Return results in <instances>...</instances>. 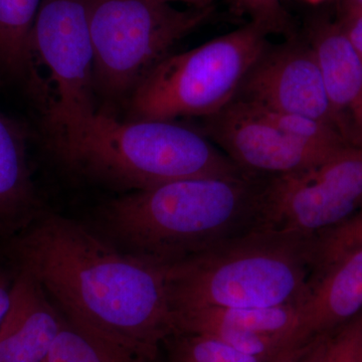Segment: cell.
Here are the masks:
<instances>
[{"instance_id": "obj_1", "label": "cell", "mask_w": 362, "mask_h": 362, "mask_svg": "<svg viewBox=\"0 0 362 362\" xmlns=\"http://www.w3.org/2000/svg\"><path fill=\"white\" fill-rule=\"evenodd\" d=\"M6 251L66 319L97 337L154 361L176 334L166 267L120 251L78 221L40 214Z\"/></svg>"}, {"instance_id": "obj_2", "label": "cell", "mask_w": 362, "mask_h": 362, "mask_svg": "<svg viewBox=\"0 0 362 362\" xmlns=\"http://www.w3.org/2000/svg\"><path fill=\"white\" fill-rule=\"evenodd\" d=\"M261 178H187L105 204L98 228L124 252L168 266L254 228Z\"/></svg>"}, {"instance_id": "obj_3", "label": "cell", "mask_w": 362, "mask_h": 362, "mask_svg": "<svg viewBox=\"0 0 362 362\" xmlns=\"http://www.w3.org/2000/svg\"><path fill=\"white\" fill-rule=\"evenodd\" d=\"M56 150L76 173L134 192L187 178L247 176L204 133L176 121L124 122L96 112Z\"/></svg>"}, {"instance_id": "obj_4", "label": "cell", "mask_w": 362, "mask_h": 362, "mask_svg": "<svg viewBox=\"0 0 362 362\" xmlns=\"http://www.w3.org/2000/svg\"><path fill=\"white\" fill-rule=\"evenodd\" d=\"M168 270L175 314L300 304L310 290V240L252 230Z\"/></svg>"}, {"instance_id": "obj_5", "label": "cell", "mask_w": 362, "mask_h": 362, "mask_svg": "<svg viewBox=\"0 0 362 362\" xmlns=\"http://www.w3.org/2000/svg\"><path fill=\"white\" fill-rule=\"evenodd\" d=\"M268 35L250 21L189 51L169 54L131 94V120L206 119L220 113L269 47Z\"/></svg>"}, {"instance_id": "obj_6", "label": "cell", "mask_w": 362, "mask_h": 362, "mask_svg": "<svg viewBox=\"0 0 362 362\" xmlns=\"http://www.w3.org/2000/svg\"><path fill=\"white\" fill-rule=\"evenodd\" d=\"M94 51L95 90L114 104L129 99L173 45L211 8H178L161 0H86Z\"/></svg>"}, {"instance_id": "obj_7", "label": "cell", "mask_w": 362, "mask_h": 362, "mask_svg": "<svg viewBox=\"0 0 362 362\" xmlns=\"http://www.w3.org/2000/svg\"><path fill=\"white\" fill-rule=\"evenodd\" d=\"M33 51L47 66L56 88L49 122L58 148L77 138L97 112L86 0H42L33 26Z\"/></svg>"}, {"instance_id": "obj_8", "label": "cell", "mask_w": 362, "mask_h": 362, "mask_svg": "<svg viewBox=\"0 0 362 362\" xmlns=\"http://www.w3.org/2000/svg\"><path fill=\"white\" fill-rule=\"evenodd\" d=\"M235 100L264 110L317 119L349 141L309 42L290 40L278 47L269 45L247 73Z\"/></svg>"}, {"instance_id": "obj_9", "label": "cell", "mask_w": 362, "mask_h": 362, "mask_svg": "<svg viewBox=\"0 0 362 362\" xmlns=\"http://www.w3.org/2000/svg\"><path fill=\"white\" fill-rule=\"evenodd\" d=\"M204 120L202 133L251 177L290 175L313 168L329 157L286 134L258 111L237 100Z\"/></svg>"}, {"instance_id": "obj_10", "label": "cell", "mask_w": 362, "mask_h": 362, "mask_svg": "<svg viewBox=\"0 0 362 362\" xmlns=\"http://www.w3.org/2000/svg\"><path fill=\"white\" fill-rule=\"evenodd\" d=\"M300 304L264 308H197L175 313L176 334L216 338L243 354L270 361L305 342Z\"/></svg>"}, {"instance_id": "obj_11", "label": "cell", "mask_w": 362, "mask_h": 362, "mask_svg": "<svg viewBox=\"0 0 362 362\" xmlns=\"http://www.w3.org/2000/svg\"><path fill=\"white\" fill-rule=\"evenodd\" d=\"M64 316L30 272L18 269L0 323V362H45Z\"/></svg>"}, {"instance_id": "obj_12", "label": "cell", "mask_w": 362, "mask_h": 362, "mask_svg": "<svg viewBox=\"0 0 362 362\" xmlns=\"http://www.w3.org/2000/svg\"><path fill=\"white\" fill-rule=\"evenodd\" d=\"M302 338L328 334L362 314V249L319 272L299 305Z\"/></svg>"}, {"instance_id": "obj_13", "label": "cell", "mask_w": 362, "mask_h": 362, "mask_svg": "<svg viewBox=\"0 0 362 362\" xmlns=\"http://www.w3.org/2000/svg\"><path fill=\"white\" fill-rule=\"evenodd\" d=\"M333 110L349 141L362 145V61L339 25L320 23L310 40Z\"/></svg>"}, {"instance_id": "obj_14", "label": "cell", "mask_w": 362, "mask_h": 362, "mask_svg": "<svg viewBox=\"0 0 362 362\" xmlns=\"http://www.w3.org/2000/svg\"><path fill=\"white\" fill-rule=\"evenodd\" d=\"M20 127L0 112V233L16 235L44 214Z\"/></svg>"}, {"instance_id": "obj_15", "label": "cell", "mask_w": 362, "mask_h": 362, "mask_svg": "<svg viewBox=\"0 0 362 362\" xmlns=\"http://www.w3.org/2000/svg\"><path fill=\"white\" fill-rule=\"evenodd\" d=\"M42 1L0 0V69L33 82V32Z\"/></svg>"}, {"instance_id": "obj_16", "label": "cell", "mask_w": 362, "mask_h": 362, "mask_svg": "<svg viewBox=\"0 0 362 362\" xmlns=\"http://www.w3.org/2000/svg\"><path fill=\"white\" fill-rule=\"evenodd\" d=\"M45 362H153L93 334L64 316Z\"/></svg>"}, {"instance_id": "obj_17", "label": "cell", "mask_w": 362, "mask_h": 362, "mask_svg": "<svg viewBox=\"0 0 362 362\" xmlns=\"http://www.w3.org/2000/svg\"><path fill=\"white\" fill-rule=\"evenodd\" d=\"M251 107L279 129L284 131L286 134L325 156H332L343 147L351 145L339 131L322 121L297 114L280 113Z\"/></svg>"}, {"instance_id": "obj_18", "label": "cell", "mask_w": 362, "mask_h": 362, "mask_svg": "<svg viewBox=\"0 0 362 362\" xmlns=\"http://www.w3.org/2000/svg\"><path fill=\"white\" fill-rule=\"evenodd\" d=\"M362 249V209L310 240L313 276L350 252ZM313 278V277H312Z\"/></svg>"}, {"instance_id": "obj_19", "label": "cell", "mask_w": 362, "mask_h": 362, "mask_svg": "<svg viewBox=\"0 0 362 362\" xmlns=\"http://www.w3.org/2000/svg\"><path fill=\"white\" fill-rule=\"evenodd\" d=\"M171 362H267L228 346L216 338L192 333L173 335Z\"/></svg>"}, {"instance_id": "obj_20", "label": "cell", "mask_w": 362, "mask_h": 362, "mask_svg": "<svg viewBox=\"0 0 362 362\" xmlns=\"http://www.w3.org/2000/svg\"><path fill=\"white\" fill-rule=\"evenodd\" d=\"M361 316L324 337L315 362H362Z\"/></svg>"}, {"instance_id": "obj_21", "label": "cell", "mask_w": 362, "mask_h": 362, "mask_svg": "<svg viewBox=\"0 0 362 362\" xmlns=\"http://www.w3.org/2000/svg\"><path fill=\"white\" fill-rule=\"evenodd\" d=\"M235 7L247 14L251 23L265 28L269 35L282 33L288 26L283 0H233Z\"/></svg>"}, {"instance_id": "obj_22", "label": "cell", "mask_w": 362, "mask_h": 362, "mask_svg": "<svg viewBox=\"0 0 362 362\" xmlns=\"http://www.w3.org/2000/svg\"><path fill=\"white\" fill-rule=\"evenodd\" d=\"M325 335L290 347L267 362H315Z\"/></svg>"}, {"instance_id": "obj_23", "label": "cell", "mask_w": 362, "mask_h": 362, "mask_svg": "<svg viewBox=\"0 0 362 362\" xmlns=\"http://www.w3.org/2000/svg\"><path fill=\"white\" fill-rule=\"evenodd\" d=\"M338 25L362 61V8L345 6L342 21Z\"/></svg>"}, {"instance_id": "obj_24", "label": "cell", "mask_w": 362, "mask_h": 362, "mask_svg": "<svg viewBox=\"0 0 362 362\" xmlns=\"http://www.w3.org/2000/svg\"><path fill=\"white\" fill-rule=\"evenodd\" d=\"M11 285L13 283L9 282V279L6 274L0 272V323L8 309Z\"/></svg>"}, {"instance_id": "obj_25", "label": "cell", "mask_w": 362, "mask_h": 362, "mask_svg": "<svg viewBox=\"0 0 362 362\" xmlns=\"http://www.w3.org/2000/svg\"><path fill=\"white\" fill-rule=\"evenodd\" d=\"M161 1L168 2V4H185L187 7L192 8H211L213 0H161Z\"/></svg>"}, {"instance_id": "obj_26", "label": "cell", "mask_w": 362, "mask_h": 362, "mask_svg": "<svg viewBox=\"0 0 362 362\" xmlns=\"http://www.w3.org/2000/svg\"><path fill=\"white\" fill-rule=\"evenodd\" d=\"M345 6L362 8V0H346Z\"/></svg>"}, {"instance_id": "obj_27", "label": "cell", "mask_w": 362, "mask_h": 362, "mask_svg": "<svg viewBox=\"0 0 362 362\" xmlns=\"http://www.w3.org/2000/svg\"><path fill=\"white\" fill-rule=\"evenodd\" d=\"M361 327H362V314H361Z\"/></svg>"}]
</instances>
